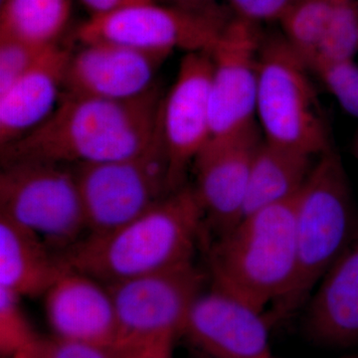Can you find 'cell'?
<instances>
[{
	"label": "cell",
	"instance_id": "cell-25",
	"mask_svg": "<svg viewBox=\"0 0 358 358\" xmlns=\"http://www.w3.org/2000/svg\"><path fill=\"white\" fill-rule=\"evenodd\" d=\"M48 48L0 37V93L25 74Z\"/></svg>",
	"mask_w": 358,
	"mask_h": 358
},
{
	"label": "cell",
	"instance_id": "cell-31",
	"mask_svg": "<svg viewBox=\"0 0 358 358\" xmlns=\"http://www.w3.org/2000/svg\"><path fill=\"white\" fill-rule=\"evenodd\" d=\"M357 157H358V136H357Z\"/></svg>",
	"mask_w": 358,
	"mask_h": 358
},
{
	"label": "cell",
	"instance_id": "cell-5",
	"mask_svg": "<svg viewBox=\"0 0 358 358\" xmlns=\"http://www.w3.org/2000/svg\"><path fill=\"white\" fill-rule=\"evenodd\" d=\"M355 210L341 157L333 150L320 155L294 199L298 273L285 301L292 308L319 284L355 235Z\"/></svg>",
	"mask_w": 358,
	"mask_h": 358
},
{
	"label": "cell",
	"instance_id": "cell-6",
	"mask_svg": "<svg viewBox=\"0 0 358 358\" xmlns=\"http://www.w3.org/2000/svg\"><path fill=\"white\" fill-rule=\"evenodd\" d=\"M230 20L218 6L189 9L152 1L91 15L77 37L82 44L106 42L169 56L210 50Z\"/></svg>",
	"mask_w": 358,
	"mask_h": 358
},
{
	"label": "cell",
	"instance_id": "cell-33",
	"mask_svg": "<svg viewBox=\"0 0 358 358\" xmlns=\"http://www.w3.org/2000/svg\"><path fill=\"white\" fill-rule=\"evenodd\" d=\"M270 358H273L272 357H271Z\"/></svg>",
	"mask_w": 358,
	"mask_h": 358
},
{
	"label": "cell",
	"instance_id": "cell-28",
	"mask_svg": "<svg viewBox=\"0 0 358 358\" xmlns=\"http://www.w3.org/2000/svg\"><path fill=\"white\" fill-rule=\"evenodd\" d=\"M173 343L174 341H159L131 350L114 352L119 358H173Z\"/></svg>",
	"mask_w": 358,
	"mask_h": 358
},
{
	"label": "cell",
	"instance_id": "cell-4",
	"mask_svg": "<svg viewBox=\"0 0 358 358\" xmlns=\"http://www.w3.org/2000/svg\"><path fill=\"white\" fill-rule=\"evenodd\" d=\"M308 71L284 35L262 39L256 117L265 141L313 157L331 148Z\"/></svg>",
	"mask_w": 358,
	"mask_h": 358
},
{
	"label": "cell",
	"instance_id": "cell-14",
	"mask_svg": "<svg viewBox=\"0 0 358 358\" xmlns=\"http://www.w3.org/2000/svg\"><path fill=\"white\" fill-rule=\"evenodd\" d=\"M261 141L257 124L226 138H212L194 160L196 193L204 215L226 232L242 216L252 164Z\"/></svg>",
	"mask_w": 358,
	"mask_h": 358
},
{
	"label": "cell",
	"instance_id": "cell-30",
	"mask_svg": "<svg viewBox=\"0 0 358 358\" xmlns=\"http://www.w3.org/2000/svg\"><path fill=\"white\" fill-rule=\"evenodd\" d=\"M160 3L169 4L189 9H206L217 6V0H155Z\"/></svg>",
	"mask_w": 358,
	"mask_h": 358
},
{
	"label": "cell",
	"instance_id": "cell-19",
	"mask_svg": "<svg viewBox=\"0 0 358 358\" xmlns=\"http://www.w3.org/2000/svg\"><path fill=\"white\" fill-rule=\"evenodd\" d=\"M310 159L307 155L262 141L252 164L242 218L293 200L312 171Z\"/></svg>",
	"mask_w": 358,
	"mask_h": 358
},
{
	"label": "cell",
	"instance_id": "cell-16",
	"mask_svg": "<svg viewBox=\"0 0 358 358\" xmlns=\"http://www.w3.org/2000/svg\"><path fill=\"white\" fill-rule=\"evenodd\" d=\"M71 53L49 47L25 74L0 93V145L22 138L48 119L60 102Z\"/></svg>",
	"mask_w": 358,
	"mask_h": 358
},
{
	"label": "cell",
	"instance_id": "cell-18",
	"mask_svg": "<svg viewBox=\"0 0 358 358\" xmlns=\"http://www.w3.org/2000/svg\"><path fill=\"white\" fill-rule=\"evenodd\" d=\"M313 331L329 343L358 339V227L319 282L310 310Z\"/></svg>",
	"mask_w": 358,
	"mask_h": 358
},
{
	"label": "cell",
	"instance_id": "cell-15",
	"mask_svg": "<svg viewBox=\"0 0 358 358\" xmlns=\"http://www.w3.org/2000/svg\"><path fill=\"white\" fill-rule=\"evenodd\" d=\"M89 275L67 271L44 294L45 312L57 338L113 350L117 322L109 289Z\"/></svg>",
	"mask_w": 358,
	"mask_h": 358
},
{
	"label": "cell",
	"instance_id": "cell-11",
	"mask_svg": "<svg viewBox=\"0 0 358 358\" xmlns=\"http://www.w3.org/2000/svg\"><path fill=\"white\" fill-rule=\"evenodd\" d=\"M211 74L210 52L186 53L173 86L162 96L159 129L173 192L182 187L187 167L211 138Z\"/></svg>",
	"mask_w": 358,
	"mask_h": 358
},
{
	"label": "cell",
	"instance_id": "cell-26",
	"mask_svg": "<svg viewBox=\"0 0 358 358\" xmlns=\"http://www.w3.org/2000/svg\"><path fill=\"white\" fill-rule=\"evenodd\" d=\"M22 358H119L114 350L57 338H37Z\"/></svg>",
	"mask_w": 358,
	"mask_h": 358
},
{
	"label": "cell",
	"instance_id": "cell-9",
	"mask_svg": "<svg viewBox=\"0 0 358 358\" xmlns=\"http://www.w3.org/2000/svg\"><path fill=\"white\" fill-rule=\"evenodd\" d=\"M107 287L117 322L113 350L122 352L182 334L203 275L192 262Z\"/></svg>",
	"mask_w": 358,
	"mask_h": 358
},
{
	"label": "cell",
	"instance_id": "cell-12",
	"mask_svg": "<svg viewBox=\"0 0 358 358\" xmlns=\"http://www.w3.org/2000/svg\"><path fill=\"white\" fill-rule=\"evenodd\" d=\"M182 334L213 358H270L263 310L212 284L193 303Z\"/></svg>",
	"mask_w": 358,
	"mask_h": 358
},
{
	"label": "cell",
	"instance_id": "cell-13",
	"mask_svg": "<svg viewBox=\"0 0 358 358\" xmlns=\"http://www.w3.org/2000/svg\"><path fill=\"white\" fill-rule=\"evenodd\" d=\"M71 54L66 69V94L112 101L140 98L155 88L167 56L122 45L83 43Z\"/></svg>",
	"mask_w": 358,
	"mask_h": 358
},
{
	"label": "cell",
	"instance_id": "cell-29",
	"mask_svg": "<svg viewBox=\"0 0 358 358\" xmlns=\"http://www.w3.org/2000/svg\"><path fill=\"white\" fill-rule=\"evenodd\" d=\"M92 13V15L110 13L122 7L145 3L155 0H80Z\"/></svg>",
	"mask_w": 358,
	"mask_h": 358
},
{
	"label": "cell",
	"instance_id": "cell-3",
	"mask_svg": "<svg viewBox=\"0 0 358 358\" xmlns=\"http://www.w3.org/2000/svg\"><path fill=\"white\" fill-rule=\"evenodd\" d=\"M296 197L245 216L222 233L211 252L212 284L263 310L286 301L298 273Z\"/></svg>",
	"mask_w": 358,
	"mask_h": 358
},
{
	"label": "cell",
	"instance_id": "cell-17",
	"mask_svg": "<svg viewBox=\"0 0 358 358\" xmlns=\"http://www.w3.org/2000/svg\"><path fill=\"white\" fill-rule=\"evenodd\" d=\"M34 232L0 215V289L16 296H44L68 268Z\"/></svg>",
	"mask_w": 358,
	"mask_h": 358
},
{
	"label": "cell",
	"instance_id": "cell-32",
	"mask_svg": "<svg viewBox=\"0 0 358 358\" xmlns=\"http://www.w3.org/2000/svg\"><path fill=\"white\" fill-rule=\"evenodd\" d=\"M13 358H22L20 357V355H16V357H14Z\"/></svg>",
	"mask_w": 358,
	"mask_h": 358
},
{
	"label": "cell",
	"instance_id": "cell-22",
	"mask_svg": "<svg viewBox=\"0 0 358 358\" xmlns=\"http://www.w3.org/2000/svg\"><path fill=\"white\" fill-rule=\"evenodd\" d=\"M358 52V0H336L331 20L308 69L320 63L352 60Z\"/></svg>",
	"mask_w": 358,
	"mask_h": 358
},
{
	"label": "cell",
	"instance_id": "cell-8",
	"mask_svg": "<svg viewBox=\"0 0 358 358\" xmlns=\"http://www.w3.org/2000/svg\"><path fill=\"white\" fill-rule=\"evenodd\" d=\"M0 215L62 251L88 230L74 169L62 164L20 162L3 166Z\"/></svg>",
	"mask_w": 358,
	"mask_h": 358
},
{
	"label": "cell",
	"instance_id": "cell-24",
	"mask_svg": "<svg viewBox=\"0 0 358 358\" xmlns=\"http://www.w3.org/2000/svg\"><path fill=\"white\" fill-rule=\"evenodd\" d=\"M341 107L358 119V65L352 60L320 63L310 68Z\"/></svg>",
	"mask_w": 358,
	"mask_h": 358
},
{
	"label": "cell",
	"instance_id": "cell-27",
	"mask_svg": "<svg viewBox=\"0 0 358 358\" xmlns=\"http://www.w3.org/2000/svg\"><path fill=\"white\" fill-rule=\"evenodd\" d=\"M296 0H229L237 17L259 23L281 20Z\"/></svg>",
	"mask_w": 358,
	"mask_h": 358
},
{
	"label": "cell",
	"instance_id": "cell-7",
	"mask_svg": "<svg viewBox=\"0 0 358 358\" xmlns=\"http://www.w3.org/2000/svg\"><path fill=\"white\" fill-rule=\"evenodd\" d=\"M89 234L131 222L173 193L162 134L134 157L75 166Z\"/></svg>",
	"mask_w": 358,
	"mask_h": 358
},
{
	"label": "cell",
	"instance_id": "cell-2",
	"mask_svg": "<svg viewBox=\"0 0 358 358\" xmlns=\"http://www.w3.org/2000/svg\"><path fill=\"white\" fill-rule=\"evenodd\" d=\"M196 193L180 187L117 229L88 234L61 252L66 267L115 284L192 263L204 217Z\"/></svg>",
	"mask_w": 358,
	"mask_h": 358
},
{
	"label": "cell",
	"instance_id": "cell-21",
	"mask_svg": "<svg viewBox=\"0 0 358 358\" xmlns=\"http://www.w3.org/2000/svg\"><path fill=\"white\" fill-rule=\"evenodd\" d=\"M334 4L336 0H296L280 20L282 35L306 64L317 50Z\"/></svg>",
	"mask_w": 358,
	"mask_h": 358
},
{
	"label": "cell",
	"instance_id": "cell-23",
	"mask_svg": "<svg viewBox=\"0 0 358 358\" xmlns=\"http://www.w3.org/2000/svg\"><path fill=\"white\" fill-rule=\"evenodd\" d=\"M20 296L0 289V352L13 358L25 352L36 341L21 307Z\"/></svg>",
	"mask_w": 358,
	"mask_h": 358
},
{
	"label": "cell",
	"instance_id": "cell-10",
	"mask_svg": "<svg viewBox=\"0 0 358 358\" xmlns=\"http://www.w3.org/2000/svg\"><path fill=\"white\" fill-rule=\"evenodd\" d=\"M262 39L257 23L235 16L209 50L212 59L210 140L234 136L256 124Z\"/></svg>",
	"mask_w": 358,
	"mask_h": 358
},
{
	"label": "cell",
	"instance_id": "cell-1",
	"mask_svg": "<svg viewBox=\"0 0 358 358\" xmlns=\"http://www.w3.org/2000/svg\"><path fill=\"white\" fill-rule=\"evenodd\" d=\"M162 96L112 101L65 94L40 126L1 148L2 166L20 162L87 164L145 152L159 134Z\"/></svg>",
	"mask_w": 358,
	"mask_h": 358
},
{
	"label": "cell",
	"instance_id": "cell-20",
	"mask_svg": "<svg viewBox=\"0 0 358 358\" xmlns=\"http://www.w3.org/2000/svg\"><path fill=\"white\" fill-rule=\"evenodd\" d=\"M71 0H0V37L47 48L57 45Z\"/></svg>",
	"mask_w": 358,
	"mask_h": 358
}]
</instances>
